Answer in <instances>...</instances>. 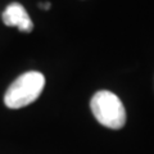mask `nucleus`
<instances>
[{"label": "nucleus", "instance_id": "1", "mask_svg": "<svg viewBox=\"0 0 154 154\" xmlns=\"http://www.w3.org/2000/svg\"><path fill=\"white\" fill-rule=\"evenodd\" d=\"M45 77L37 71H30L13 81L4 95V103L11 109H19L33 103L41 95Z\"/></svg>", "mask_w": 154, "mask_h": 154}, {"label": "nucleus", "instance_id": "2", "mask_svg": "<svg viewBox=\"0 0 154 154\" xmlns=\"http://www.w3.org/2000/svg\"><path fill=\"white\" fill-rule=\"evenodd\" d=\"M90 108L94 117L100 125L112 128L119 130L126 123V110L116 94L108 90H100L91 98Z\"/></svg>", "mask_w": 154, "mask_h": 154}, {"label": "nucleus", "instance_id": "3", "mask_svg": "<svg viewBox=\"0 0 154 154\" xmlns=\"http://www.w3.org/2000/svg\"><path fill=\"white\" fill-rule=\"evenodd\" d=\"M3 22L9 27H17L22 32H31L33 23L25 7L19 3H12L3 12Z\"/></svg>", "mask_w": 154, "mask_h": 154}, {"label": "nucleus", "instance_id": "4", "mask_svg": "<svg viewBox=\"0 0 154 154\" xmlns=\"http://www.w3.org/2000/svg\"><path fill=\"white\" fill-rule=\"evenodd\" d=\"M40 8H42V9H49L50 8V3H44V4H40Z\"/></svg>", "mask_w": 154, "mask_h": 154}]
</instances>
